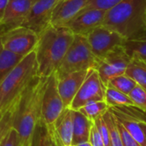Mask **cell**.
I'll return each instance as SVG.
<instances>
[{
    "mask_svg": "<svg viewBox=\"0 0 146 146\" xmlns=\"http://www.w3.org/2000/svg\"><path fill=\"white\" fill-rule=\"evenodd\" d=\"M136 86L137 83L125 74L112 78L107 85V86H111L127 95H128Z\"/></svg>",
    "mask_w": 146,
    "mask_h": 146,
    "instance_id": "obj_23",
    "label": "cell"
},
{
    "mask_svg": "<svg viewBox=\"0 0 146 146\" xmlns=\"http://www.w3.org/2000/svg\"><path fill=\"white\" fill-rule=\"evenodd\" d=\"M48 130H49V133H50V146H62L59 138L57 137L53 126L50 127H47Z\"/></svg>",
    "mask_w": 146,
    "mask_h": 146,
    "instance_id": "obj_33",
    "label": "cell"
},
{
    "mask_svg": "<svg viewBox=\"0 0 146 146\" xmlns=\"http://www.w3.org/2000/svg\"><path fill=\"white\" fill-rule=\"evenodd\" d=\"M69 146H76V145H69Z\"/></svg>",
    "mask_w": 146,
    "mask_h": 146,
    "instance_id": "obj_38",
    "label": "cell"
},
{
    "mask_svg": "<svg viewBox=\"0 0 146 146\" xmlns=\"http://www.w3.org/2000/svg\"><path fill=\"white\" fill-rule=\"evenodd\" d=\"M34 0H9L0 27L3 32L10 28L21 27L26 20Z\"/></svg>",
    "mask_w": 146,
    "mask_h": 146,
    "instance_id": "obj_13",
    "label": "cell"
},
{
    "mask_svg": "<svg viewBox=\"0 0 146 146\" xmlns=\"http://www.w3.org/2000/svg\"><path fill=\"white\" fill-rule=\"evenodd\" d=\"M33 146H50V137L47 126L41 121L34 133Z\"/></svg>",
    "mask_w": 146,
    "mask_h": 146,
    "instance_id": "obj_25",
    "label": "cell"
},
{
    "mask_svg": "<svg viewBox=\"0 0 146 146\" xmlns=\"http://www.w3.org/2000/svg\"><path fill=\"white\" fill-rule=\"evenodd\" d=\"M104 118L108 125L109 131H110V145L111 146H123L122 142H121V138L117 127L116 124V119L114 115V113L110 110L107 111Z\"/></svg>",
    "mask_w": 146,
    "mask_h": 146,
    "instance_id": "obj_24",
    "label": "cell"
},
{
    "mask_svg": "<svg viewBox=\"0 0 146 146\" xmlns=\"http://www.w3.org/2000/svg\"><path fill=\"white\" fill-rule=\"evenodd\" d=\"M92 146H105L103 139L97 128V127L95 126V124L93 123V126L91 129V133H90V137H89V140H88Z\"/></svg>",
    "mask_w": 146,
    "mask_h": 146,
    "instance_id": "obj_32",
    "label": "cell"
},
{
    "mask_svg": "<svg viewBox=\"0 0 146 146\" xmlns=\"http://www.w3.org/2000/svg\"><path fill=\"white\" fill-rule=\"evenodd\" d=\"M89 70H82L68 74L58 79L57 88L65 108H68L83 84Z\"/></svg>",
    "mask_w": 146,
    "mask_h": 146,
    "instance_id": "obj_15",
    "label": "cell"
},
{
    "mask_svg": "<svg viewBox=\"0 0 146 146\" xmlns=\"http://www.w3.org/2000/svg\"><path fill=\"white\" fill-rule=\"evenodd\" d=\"M23 57L24 56L14 54L6 50L0 40V82L11 72Z\"/></svg>",
    "mask_w": 146,
    "mask_h": 146,
    "instance_id": "obj_19",
    "label": "cell"
},
{
    "mask_svg": "<svg viewBox=\"0 0 146 146\" xmlns=\"http://www.w3.org/2000/svg\"><path fill=\"white\" fill-rule=\"evenodd\" d=\"M122 47L130 58L146 61V32L136 37L126 39Z\"/></svg>",
    "mask_w": 146,
    "mask_h": 146,
    "instance_id": "obj_18",
    "label": "cell"
},
{
    "mask_svg": "<svg viewBox=\"0 0 146 146\" xmlns=\"http://www.w3.org/2000/svg\"><path fill=\"white\" fill-rule=\"evenodd\" d=\"M37 73L38 62L35 50H33L0 82V112L7 110L21 97Z\"/></svg>",
    "mask_w": 146,
    "mask_h": 146,
    "instance_id": "obj_4",
    "label": "cell"
},
{
    "mask_svg": "<svg viewBox=\"0 0 146 146\" xmlns=\"http://www.w3.org/2000/svg\"><path fill=\"white\" fill-rule=\"evenodd\" d=\"M110 109V107L108 105L105 100H101L88 103L78 110L89 120L94 121L104 115V114L109 111Z\"/></svg>",
    "mask_w": 146,
    "mask_h": 146,
    "instance_id": "obj_22",
    "label": "cell"
},
{
    "mask_svg": "<svg viewBox=\"0 0 146 146\" xmlns=\"http://www.w3.org/2000/svg\"><path fill=\"white\" fill-rule=\"evenodd\" d=\"M3 113H4V112H0V121H1V119H2V117H3Z\"/></svg>",
    "mask_w": 146,
    "mask_h": 146,
    "instance_id": "obj_37",
    "label": "cell"
},
{
    "mask_svg": "<svg viewBox=\"0 0 146 146\" xmlns=\"http://www.w3.org/2000/svg\"><path fill=\"white\" fill-rule=\"evenodd\" d=\"M15 102H14L10 105V107L7 110L4 111L3 115V117H2V119L0 121V145L3 142V139L5 138V136L8 134L9 131L12 128L13 112H14Z\"/></svg>",
    "mask_w": 146,
    "mask_h": 146,
    "instance_id": "obj_27",
    "label": "cell"
},
{
    "mask_svg": "<svg viewBox=\"0 0 146 146\" xmlns=\"http://www.w3.org/2000/svg\"><path fill=\"white\" fill-rule=\"evenodd\" d=\"M94 124L97 127L105 146H111L109 127H108V125H107V123L104 118V115L102 117L97 119L96 121H94Z\"/></svg>",
    "mask_w": 146,
    "mask_h": 146,
    "instance_id": "obj_29",
    "label": "cell"
},
{
    "mask_svg": "<svg viewBox=\"0 0 146 146\" xmlns=\"http://www.w3.org/2000/svg\"><path fill=\"white\" fill-rule=\"evenodd\" d=\"M125 74L132 78L137 85L146 90V61L131 58Z\"/></svg>",
    "mask_w": 146,
    "mask_h": 146,
    "instance_id": "obj_21",
    "label": "cell"
},
{
    "mask_svg": "<svg viewBox=\"0 0 146 146\" xmlns=\"http://www.w3.org/2000/svg\"><path fill=\"white\" fill-rule=\"evenodd\" d=\"M57 83L58 78L56 72L47 77L41 110V120L47 127L52 126L66 109L58 92Z\"/></svg>",
    "mask_w": 146,
    "mask_h": 146,
    "instance_id": "obj_7",
    "label": "cell"
},
{
    "mask_svg": "<svg viewBox=\"0 0 146 146\" xmlns=\"http://www.w3.org/2000/svg\"><path fill=\"white\" fill-rule=\"evenodd\" d=\"M74 34L66 27L49 26L39 35L34 49L38 62L37 75L48 77L60 66Z\"/></svg>",
    "mask_w": 146,
    "mask_h": 146,
    "instance_id": "obj_2",
    "label": "cell"
},
{
    "mask_svg": "<svg viewBox=\"0 0 146 146\" xmlns=\"http://www.w3.org/2000/svg\"><path fill=\"white\" fill-rule=\"evenodd\" d=\"M104 100L110 108H135L128 95L111 86H106Z\"/></svg>",
    "mask_w": 146,
    "mask_h": 146,
    "instance_id": "obj_20",
    "label": "cell"
},
{
    "mask_svg": "<svg viewBox=\"0 0 146 146\" xmlns=\"http://www.w3.org/2000/svg\"><path fill=\"white\" fill-rule=\"evenodd\" d=\"M89 0H60L55 7L50 26L64 27L69 21L83 10Z\"/></svg>",
    "mask_w": 146,
    "mask_h": 146,
    "instance_id": "obj_14",
    "label": "cell"
},
{
    "mask_svg": "<svg viewBox=\"0 0 146 146\" xmlns=\"http://www.w3.org/2000/svg\"><path fill=\"white\" fill-rule=\"evenodd\" d=\"M122 0H89L86 4L83 10L90 9H98L107 11L111 9Z\"/></svg>",
    "mask_w": 146,
    "mask_h": 146,
    "instance_id": "obj_28",
    "label": "cell"
},
{
    "mask_svg": "<svg viewBox=\"0 0 146 146\" xmlns=\"http://www.w3.org/2000/svg\"><path fill=\"white\" fill-rule=\"evenodd\" d=\"M136 109L146 112V90L137 85L128 94Z\"/></svg>",
    "mask_w": 146,
    "mask_h": 146,
    "instance_id": "obj_26",
    "label": "cell"
},
{
    "mask_svg": "<svg viewBox=\"0 0 146 146\" xmlns=\"http://www.w3.org/2000/svg\"><path fill=\"white\" fill-rule=\"evenodd\" d=\"M76 146H92L91 143L89 141H86V142H83V143H80L79 145H77Z\"/></svg>",
    "mask_w": 146,
    "mask_h": 146,
    "instance_id": "obj_36",
    "label": "cell"
},
{
    "mask_svg": "<svg viewBox=\"0 0 146 146\" xmlns=\"http://www.w3.org/2000/svg\"><path fill=\"white\" fill-rule=\"evenodd\" d=\"M139 123H140V126H141V127H142V129H143V131H144V133H145V136L146 139V121L140 119V120H139Z\"/></svg>",
    "mask_w": 146,
    "mask_h": 146,
    "instance_id": "obj_35",
    "label": "cell"
},
{
    "mask_svg": "<svg viewBox=\"0 0 146 146\" xmlns=\"http://www.w3.org/2000/svg\"><path fill=\"white\" fill-rule=\"evenodd\" d=\"M8 2H9V0H0V21L3 16V14H4L6 6L8 4Z\"/></svg>",
    "mask_w": 146,
    "mask_h": 146,
    "instance_id": "obj_34",
    "label": "cell"
},
{
    "mask_svg": "<svg viewBox=\"0 0 146 146\" xmlns=\"http://www.w3.org/2000/svg\"><path fill=\"white\" fill-rule=\"evenodd\" d=\"M62 146L72 145L73 115L72 110L66 108L52 125Z\"/></svg>",
    "mask_w": 146,
    "mask_h": 146,
    "instance_id": "obj_16",
    "label": "cell"
},
{
    "mask_svg": "<svg viewBox=\"0 0 146 146\" xmlns=\"http://www.w3.org/2000/svg\"><path fill=\"white\" fill-rule=\"evenodd\" d=\"M60 0H34L30 11L22 23L38 35L50 25L53 11Z\"/></svg>",
    "mask_w": 146,
    "mask_h": 146,
    "instance_id": "obj_11",
    "label": "cell"
},
{
    "mask_svg": "<svg viewBox=\"0 0 146 146\" xmlns=\"http://www.w3.org/2000/svg\"><path fill=\"white\" fill-rule=\"evenodd\" d=\"M106 86L95 68H91L68 109L78 110L88 103L104 100Z\"/></svg>",
    "mask_w": 146,
    "mask_h": 146,
    "instance_id": "obj_9",
    "label": "cell"
},
{
    "mask_svg": "<svg viewBox=\"0 0 146 146\" xmlns=\"http://www.w3.org/2000/svg\"><path fill=\"white\" fill-rule=\"evenodd\" d=\"M106 11L98 9L82 10L64 27H68L74 35L87 37L94 29L103 26Z\"/></svg>",
    "mask_w": 146,
    "mask_h": 146,
    "instance_id": "obj_12",
    "label": "cell"
},
{
    "mask_svg": "<svg viewBox=\"0 0 146 146\" xmlns=\"http://www.w3.org/2000/svg\"><path fill=\"white\" fill-rule=\"evenodd\" d=\"M73 115V139L72 145L89 140L91 129L94 121L89 120L79 110H72Z\"/></svg>",
    "mask_w": 146,
    "mask_h": 146,
    "instance_id": "obj_17",
    "label": "cell"
},
{
    "mask_svg": "<svg viewBox=\"0 0 146 146\" xmlns=\"http://www.w3.org/2000/svg\"><path fill=\"white\" fill-rule=\"evenodd\" d=\"M0 40L3 46L10 52L26 56L34 50L38 35L25 27H17L0 33Z\"/></svg>",
    "mask_w": 146,
    "mask_h": 146,
    "instance_id": "obj_6",
    "label": "cell"
},
{
    "mask_svg": "<svg viewBox=\"0 0 146 146\" xmlns=\"http://www.w3.org/2000/svg\"><path fill=\"white\" fill-rule=\"evenodd\" d=\"M47 77L36 75L15 104L12 128L20 136L22 146H33L34 133L41 120L42 99Z\"/></svg>",
    "mask_w": 146,
    "mask_h": 146,
    "instance_id": "obj_1",
    "label": "cell"
},
{
    "mask_svg": "<svg viewBox=\"0 0 146 146\" xmlns=\"http://www.w3.org/2000/svg\"><path fill=\"white\" fill-rule=\"evenodd\" d=\"M0 146H22L20 136L14 128L9 131Z\"/></svg>",
    "mask_w": 146,
    "mask_h": 146,
    "instance_id": "obj_31",
    "label": "cell"
},
{
    "mask_svg": "<svg viewBox=\"0 0 146 146\" xmlns=\"http://www.w3.org/2000/svg\"><path fill=\"white\" fill-rule=\"evenodd\" d=\"M116 119V117H115ZM116 124H117V127L121 138V142H122V145L123 146H140L136 140L133 138V136L128 133V131L124 127V126L116 119Z\"/></svg>",
    "mask_w": 146,
    "mask_h": 146,
    "instance_id": "obj_30",
    "label": "cell"
},
{
    "mask_svg": "<svg viewBox=\"0 0 146 146\" xmlns=\"http://www.w3.org/2000/svg\"><path fill=\"white\" fill-rule=\"evenodd\" d=\"M86 38L96 58H102L115 49L123 46L126 40L121 35L104 26L94 29Z\"/></svg>",
    "mask_w": 146,
    "mask_h": 146,
    "instance_id": "obj_10",
    "label": "cell"
},
{
    "mask_svg": "<svg viewBox=\"0 0 146 146\" xmlns=\"http://www.w3.org/2000/svg\"><path fill=\"white\" fill-rule=\"evenodd\" d=\"M103 26L128 39L146 32V0H122L106 11Z\"/></svg>",
    "mask_w": 146,
    "mask_h": 146,
    "instance_id": "obj_3",
    "label": "cell"
},
{
    "mask_svg": "<svg viewBox=\"0 0 146 146\" xmlns=\"http://www.w3.org/2000/svg\"><path fill=\"white\" fill-rule=\"evenodd\" d=\"M95 64L96 57L91 50L87 38L83 36L74 35L56 73L59 79L74 72L94 68Z\"/></svg>",
    "mask_w": 146,
    "mask_h": 146,
    "instance_id": "obj_5",
    "label": "cell"
},
{
    "mask_svg": "<svg viewBox=\"0 0 146 146\" xmlns=\"http://www.w3.org/2000/svg\"><path fill=\"white\" fill-rule=\"evenodd\" d=\"M131 58L123 47H118L102 58H96L94 68L99 74L103 83L107 86L109 81L118 75L124 74Z\"/></svg>",
    "mask_w": 146,
    "mask_h": 146,
    "instance_id": "obj_8",
    "label": "cell"
}]
</instances>
